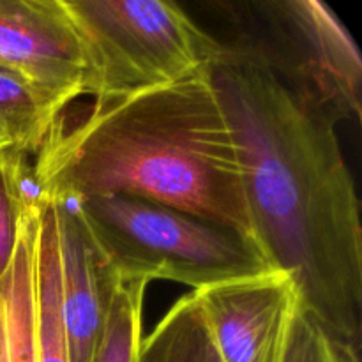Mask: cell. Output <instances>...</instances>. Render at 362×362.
<instances>
[{"instance_id":"6da1fadb","label":"cell","mask_w":362,"mask_h":362,"mask_svg":"<svg viewBox=\"0 0 362 362\" xmlns=\"http://www.w3.org/2000/svg\"><path fill=\"white\" fill-rule=\"evenodd\" d=\"M223 46L212 80L239 140L255 237L296 279L303 310L359 346L361 204L336 124L267 67Z\"/></svg>"},{"instance_id":"7a4b0ae2","label":"cell","mask_w":362,"mask_h":362,"mask_svg":"<svg viewBox=\"0 0 362 362\" xmlns=\"http://www.w3.org/2000/svg\"><path fill=\"white\" fill-rule=\"evenodd\" d=\"M34 172L49 204L129 194L211 219L258 244L239 140L212 71L92 105L71 126L59 120L35 154Z\"/></svg>"},{"instance_id":"3957f363","label":"cell","mask_w":362,"mask_h":362,"mask_svg":"<svg viewBox=\"0 0 362 362\" xmlns=\"http://www.w3.org/2000/svg\"><path fill=\"white\" fill-rule=\"evenodd\" d=\"M117 283H180L193 292L274 271L250 237L211 219L129 194L76 202Z\"/></svg>"},{"instance_id":"277c9868","label":"cell","mask_w":362,"mask_h":362,"mask_svg":"<svg viewBox=\"0 0 362 362\" xmlns=\"http://www.w3.org/2000/svg\"><path fill=\"white\" fill-rule=\"evenodd\" d=\"M83 57V95L106 105L211 73L225 46L168 0H62Z\"/></svg>"},{"instance_id":"5b68a950","label":"cell","mask_w":362,"mask_h":362,"mask_svg":"<svg viewBox=\"0 0 362 362\" xmlns=\"http://www.w3.org/2000/svg\"><path fill=\"white\" fill-rule=\"evenodd\" d=\"M247 9L246 28L223 45L267 67L336 126L359 124L361 52L334 11L318 0H262Z\"/></svg>"},{"instance_id":"8992f818","label":"cell","mask_w":362,"mask_h":362,"mask_svg":"<svg viewBox=\"0 0 362 362\" xmlns=\"http://www.w3.org/2000/svg\"><path fill=\"white\" fill-rule=\"evenodd\" d=\"M193 293L221 362L285 361L303 310L288 272L274 269Z\"/></svg>"},{"instance_id":"52a82bcc","label":"cell","mask_w":362,"mask_h":362,"mask_svg":"<svg viewBox=\"0 0 362 362\" xmlns=\"http://www.w3.org/2000/svg\"><path fill=\"white\" fill-rule=\"evenodd\" d=\"M0 69L60 113L83 95V57L62 0H0Z\"/></svg>"},{"instance_id":"ba28073f","label":"cell","mask_w":362,"mask_h":362,"mask_svg":"<svg viewBox=\"0 0 362 362\" xmlns=\"http://www.w3.org/2000/svg\"><path fill=\"white\" fill-rule=\"evenodd\" d=\"M60 262V315L69 362H92L117 281L106 267L76 202H52Z\"/></svg>"},{"instance_id":"9c48e42d","label":"cell","mask_w":362,"mask_h":362,"mask_svg":"<svg viewBox=\"0 0 362 362\" xmlns=\"http://www.w3.org/2000/svg\"><path fill=\"white\" fill-rule=\"evenodd\" d=\"M41 214L20 216L16 250L0 276V362H37L35 251Z\"/></svg>"},{"instance_id":"30bf717a","label":"cell","mask_w":362,"mask_h":362,"mask_svg":"<svg viewBox=\"0 0 362 362\" xmlns=\"http://www.w3.org/2000/svg\"><path fill=\"white\" fill-rule=\"evenodd\" d=\"M35 315L37 362H69L60 315V262L55 207L48 205L39 218L35 251Z\"/></svg>"},{"instance_id":"8fae6325","label":"cell","mask_w":362,"mask_h":362,"mask_svg":"<svg viewBox=\"0 0 362 362\" xmlns=\"http://www.w3.org/2000/svg\"><path fill=\"white\" fill-rule=\"evenodd\" d=\"M60 119L48 99L0 69V141L6 151L35 156Z\"/></svg>"},{"instance_id":"7c38bea8","label":"cell","mask_w":362,"mask_h":362,"mask_svg":"<svg viewBox=\"0 0 362 362\" xmlns=\"http://www.w3.org/2000/svg\"><path fill=\"white\" fill-rule=\"evenodd\" d=\"M140 362H221L193 292L180 297L141 339Z\"/></svg>"},{"instance_id":"4fadbf2b","label":"cell","mask_w":362,"mask_h":362,"mask_svg":"<svg viewBox=\"0 0 362 362\" xmlns=\"http://www.w3.org/2000/svg\"><path fill=\"white\" fill-rule=\"evenodd\" d=\"M147 281L117 283L110 297L101 341L92 362H140Z\"/></svg>"},{"instance_id":"5bb4252c","label":"cell","mask_w":362,"mask_h":362,"mask_svg":"<svg viewBox=\"0 0 362 362\" xmlns=\"http://www.w3.org/2000/svg\"><path fill=\"white\" fill-rule=\"evenodd\" d=\"M283 362H361L359 346L338 338L300 310Z\"/></svg>"},{"instance_id":"9a60e30c","label":"cell","mask_w":362,"mask_h":362,"mask_svg":"<svg viewBox=\"0 0 362 362\" xmlns=\"http://www.w3.org/2000/svg\"><path fill=\"white\" fill-rule=\"evenodd\" d=\"M2 152H0V276L6 272L13 258L18 233H20V216L4 168Z\"/></svg>"},{"instance_id":"2e32d148","label":"cell","mask_w":362,"mask_h":362,"mask_svg":"<svg viewBox=\"0 0 362 362\" xmlns=\"http://www.w3.org/2000/svg\"><path fill=\"white\" fill-rule=\"evenodd\" d=\"M2 151H6V147H4V145H2V141H0V152H2Z\"/></svg>"}]
</instances>
